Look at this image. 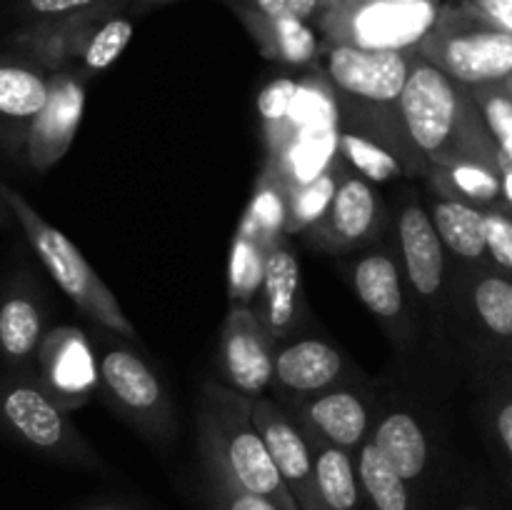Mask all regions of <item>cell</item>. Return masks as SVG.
Wrapping results in <instances>:
<instances>
[{"instance_id":"47","label":"cell","mask_w":512,"mask_h":510,"mask_svg":"<svg viewBox=\"0 0 512 510\" xmlns=\"http://www.w3.org/2000/svg\"><path fill=\"white\" fill-rule=\"evenodd\" d=\"M505 85H508V88L512 90V78H510V80H508V83H505Z\"/></svg>"},{"instance_id":"12","label":"cell","mask_w":512,"mask_h":510,"mask_svg":"<svg viewBox=\"0 0 512 510\" xmlns=\"http://www.w3.org/2000/svg\"><path fill=\"white\" fill-rule=\"evenodd\" d=\"M388 220V208H385V200L380 198L378 188L348 168L328 213L305 233V240L313 248L335 255L373 248L383 238Z\"/></svg>"},{"instance_id":"28","label":"cell","mask_w":512,"mask_h":510,"mask_svg":"<svg viewBox=\"0 0 512 510\" xmlns=\"http://www.w3.org/2000/svg\"><path fill=\"white\" fill-rule=\"evenodd\" d=\"M310 440V438H308ZM315 455V480L320 500L328 510H360L363 488H360L355 453L338 445L310 440Z\"/></svg>"},{"instance_id":"14","label":"cell","mask_w":512,"mask_h":510,"mask_svg":"<svg viewBox=\"0 0 512 510\" xmlns=\"http://www.w3.org/2000/svg\"><path fill=\"white\" fill-rule=\"evenodd\" d=\"M355 380L343 350L323 338H285L275 345L273 393L285 410L325 390Z\"/></svg>"},{"instance_id":"20","label":"cell","mask_w":512,"mask_h":510,"mask_svg":"<svg viewBox=\"0 0 512 510\" xmlns=\"http://www.w3.org/2000/svg\"><path fill=\"white\" fill-rule=\"evenodd\" d=\"M253 308L275 343L293 338L295 330L303 323V273H300L298 255L290 248L288 238H283L270 250Z\"/></svg>"},{"instance_id":"30","label":"cell","mask_w":512,"mask_h":510,"mask_svg":"<svg viewBox=\"0 0 512 510\" xmlns=\"http://www.w3.org/2000/svg\"><path fill=\"white\" fill-rule=\"evenodd\" d=\"M363 498L373 510H413L410 483L388 463L373 440H365L355 453Z\"/></svg>"},{"instance_id":"36","label":"cell","mask_w":512,"mask_h":510,"mask_svg":"<svg viewBox=\"0 0 512 510\" xmlns=\"http://www.w3.org/2000/svg\"><path fill=\"white\" fill-rule=\"evenodd\" d=\"M200 455L203 465L205 485H208V498L213 510H280L278 505L270 503L263 495H255L245 490L238 480L230 478L228 470L210 455Z\"/></svg>"},{"instance_id":"45","label":"cell","mask_w":512,"mask_h":510,"mask_svg":"<svg viewBox=\"0 0 512 510\" xmlns=\"http://www.w3.org/2000/svg\"><path fill=\"white\" fill-rule=\"evenodd\" d=\"M458 510H480V508H478V505H460Z\"/></svg>"},{"instance_id":"4","label":"cell","mask_w":512,"mask_h":510,"mask_svg":"<svg viewBox=\"0 0 512 510\" xmlns=\"http://www.w3.org/2000/svg\"><path fill=\"white\" fill-rule=\"evenodd\" d=\"M418 53L465 88L505 85L512 78V33L465 0H445Z\"/></svg>"},{"instance_id":"43","label":"cell","mask_w":512,"mask_h":510,"mask_svg":"<svg viewBox=\"0 0 512 510\" xmlns=\"http://www.w3.org/2000/svg\"><path fill=\"white\" fill-rule=\"evenodd\" d=\"M13 223H15L13 213H10L8 203H5L3 195H0V230H8Z\"/></svg>"},{"instance_id":"25","label":"cell","mask_w":512,"mask_h":510,"mask_svg":"<svg viewBox=\"0 0 512 510\" xmlns=\"http://www.w3.org/2000/svg\"><path fill=\"white\" fill-rule=\"evenodd\" d=\"M433 195L473 205L478 210L505 208L503 168L483 163L430 165L425 173Z\"/></svg>"},{"instance_id":"37","label":"cell","mask_w":512,"mask_h":510,"mask_svg":"<svg viewBox=\"0 0 512 510\" xmlns=\"http://www.w3.org/2000/svg\"><path fill=\"white\" fill-rule=\"evenodd\" d=\"M468 90L498 145L500 160L512 163V90L508 85H480Z\"/></svg>"},{"instance_id":"35","label":"cell","mask_w":512,"mask_h":510,"mask_svg":"<svg viewBox=\"0 0 512 510\" xmlns=\"http://www.w3.org/2000/svg\"><path fill=\"white\" fill-rule=\"evenodd\" d=\"M133 20L125 18L123 13L108 15V18L100 20L95 25V30L90 33L88 43H85L83 55H80L78 68L85 75H98L103 70H108L115 60L123 55V50L128 48L130 38H133Z\"/></svg>"},{"instance_id":"42","label":"cell","mask_w":512,"mask_h":510,"mask_svg":"<svg viewBox=\"0 0 512 510\" xmlns=\"http://www.w3.org/2000/svg\"><path fill=\"white\" fill-rule=\"evenodd\" d=\"M503 178H505V208L512 213V163L503 160Z\"/></svg>"},{"instance_id":"49","label":"cell","mask_w":512,"mask_h":510,"mask_svg":"<svg viewBox=\"0 0 512 510\" xmlns=\"http://www.w3.org/2000/svg\"><path fill=\"white\" fill-rule=\"evenodd\" d=\"M325 3H333V0H325Z\"/></svg>"},{"instance_id":"32","label":"cell","mask_w":512,"mask_h":510,"mask_svg":"<svg viewBox=\"0 0 512 510\" xmlns=\"http://www.w3.org/2000/svg\"><path fill=\"white\" fill-rule=\"evenodd\" d=\"M483 418L490 440L512 478V365L493 363L485 370Z\"/></svg>"},{"instance_id":"9","label":"cell","mask_w":512,"mask_h":510,"mask_svg":"<svg viewBox=\"0 0 512 510\" xmlns=\"http://www.w3.org/2000/svg\"><path fill=\"white\" fill-rule=\"evenodd\" d=\"M450 310L463 340L488 365H512V280L490 265H460L450 273Z\"/></svg>"},{"instance_id":"40","label":"cell","mask_w":512,"mask_h":510,"mask_svg":"<svg viewBox=\"0 0 512 510\" xmlns=\"http://www.w3.org/2000/svg\"><path fill=\"white\" fill-rule=\"evenodd\" d=\"M230 8L255 10V13L273 15V18H300L318 23L330 3L325 0H225Z\"/></svg>"},{"instance_id":"46","label":"cell","mask_w":512,"mask_h":510,"mask_svg":"<svg viewBox=\"0 0 512 510\" xmlns=\"http://www.w3.org/2000/svg\"><path fill=\"white\" fill-rule=\"evenodd\" d=\"M395 3H420V0H395Z\"/></svg>"},{"instance_id":"27","label":"cell","mask_w":512,"mask_h":510,"mask_svg":"<svg viewBox=\"0 0 512 510\" xmlns=\"http://www.w3.org/2000/svg\"><path fill=\"white\" fill-rule=\"evenodd\" d=\"M338 158L340 128H328L295 135L278 155H270L268 160L278 168L288 188L293 190L323 175L328 168H333Z\"/></svg>"},{"instance_id":"19","label":"cell","mask_w":512,"mask_h":510,"mask_svg":"<svg viewBox=\"0 0 512 510\" xmlns=\"http://www.w3.org/2000/svg\"><path fill=\"white\" fill-rule=\"evenodd\" d=\"M50 95V73L30 58L0 55V145L23 155L25 138L45 108Z\"/></svg>"},{"instance_id":"23","label":"cell","mask_w":512,"mask_h":510,"mask_svg":"<svg viewBox=\"0 0 512 510\" xmlns=\"http://www.w3.org/2000/svg\"><path fill=\"white\" fill-rule=\"evenodd\" d=\"M108 15H78V18L38 20L25 33L18 35V45L25 50V58L43 65L48 73L65 68H78L80 55L95 25Z\"/></svg>"},{"instance_id":"2","label":"cell","mask_w":512,"mask_h":510,"mask_svg":"<svg viewBox=\"0 0 512 510\" xmlns=\"http://www.w3.org/2000/svg\"><path fill=\"white\" fill-rule=\"evenodd\" d=\"M198 453L218 460L245 490L280 510H300L255 428L253 398L218 380H205L198 405Z\"/></svg>"},{"instance_id":"6","label":"cell","mask_w":512,"mask_h":510,"mask_svg":"<svg viewBox=\"0 0 512 510\" xmlns=\"http://www.w3.org/2000/svg\"><path fill=\"white\" fill-rule=\"evenodd\" d=\"M418 50H363L323 45L318 68L330 80L340 113L398 115Z\"/></svg>"},{"instance_id":"11","label":"cell","mask_w":512,"mask_h":510,"mask_svg":"<svg viewBox=\"0 0 512 510\" xmlns=\"http://www.w3.org/2000/svg\"><path fill=\"white\" fill-rule=\"evenodd\" d=\"M350 283L360 303L378 320L395 348L408 353L415 343V300L410 295L400 255L385 245L365 250L350 265Z\"/></svg>"},{"instance_id":"3","label":"cell","mask_w":512,"mask_h":510,"mask_svg":"<svg viewBox=\"0 0 512 510\" xmlns=\"http://www.w3.org/2000/svg\"><path fill=\"white\" fill-rule=\"evenodd\" d=\"M0 195H3V200L8 203L15 223L23 228L30 248L35 250V255H38L40 263L45 265L50 278L58 283V288L73 300L75 308L83 315H88V318L93 320V323H98L103 330H108V333H115L120 335V338L128 340L138 338V330L130 323L125 310L120 308L115 293L105 285V280L100 278L98 270L85 260V255L80 253L78 245H75L63 230L50 225L48 220L25 200V195H20L18 190L10 188L3 180H0Z\"/></svg>"},{"instance_id":"26","label":"cell","mask_w":512,"mask_h":510,"mask_svg":"<svg viewBox=\"0 0 512 510\" xmlns=\"http://www.w3.org/2000/svg\"><path fill=\"white\" fill-rule=\"evenodd\" d=\"M428 210L453 263L488 265L485 210L458 203V200L440 198V195H433Z\"/></svg>"},{"instance_id":"15","label":"cell","mask_w":512,"mask_h":510,"mask_svg":"<svg viewBox=\"0 0 512 510\" xmlns=\"http://www.w3.org/2000/svg\"><path fill=\"white\" fill-rule=\"evenodd\" d=\"M275 340L258 318L253 305H230L228 318L220 330L218 363L228 388L263 398L273 385L275 368Z\"/></svg>"},{"instance_id":"1","label":"cell","mask_w":512,"mask_h":510,"mask_svg":"<svg viewBox=\"0 0 512 510\" xmlns=\"http://www.w3.org/2000/svg\"><path fill=\"white\" fill-rule=\"evenodd\" d=\"M400 120L410 143L430 165L503 168L498 145L470 90L420 53L400 98Z\"/></svg>"},{"instance_id":"24","label":"cell","mask_w":512,"mask_h":510,"mask_svg":"<svg viewBox=\"0 0 512 510\" xmlns=\"http://www.w3.org/2000/svg\"><path fill=\"white\" fill-rule=\"evenodd\" d=\"M45 338V310L28 288H13L0 300V355L23 368L38 355Z\"/></svg>"},{"instance_id":"38","label":"cell","mask_w":512,"mask_h":510,"mask_svg":"<svg viewBox=\"0 0 512 510\" xmlns=\"http://www.w3.org/2000/svg\"><path fill=\"white\" fill-rule=\"evenodd\" d=\"M135 0H25V10L38 20L78 15H118Z\"/></svg>"},{"instance_id":"7","label":"cell","mask_w":512,"mask_h":510,"mask_svg":"<svg viewBox=\"0 0 512 510\" xmlns=\"http://www.w3.org/2000/svg\"><path fill=\"white\" fill-rule=\"evenodd\" d=\"M445 0H333L320 15V35L330 45L363 50H418L433 30Z\"/></svg>"},{"instance_id":"18","label":"cell","mask_w":512,"mask_h":510,"mask_svg":"<svg viewBox=\"0 0 512 510\" xmlns=\"http://www.w3.org/2000/svg\"><path fill=\"white\" fill-rule=\"evenodd\" d=\"M38 383L60 408L78 410L98 390V355L88 335L75 325L48 330L40 343Z\"/></svg>"},{"instance_id":"31","label":"cell","mask_w":512,"mask_h":510,"mask_svg":"<svg viewBox=\"0 0 512 510\" xmlns=\"http://www.w3.org/2000/svg\"><path fill=\"white\" fill-rule=\"evenodd\" d=\"M328 128H340V105L330 80L315 65L305 78H300L298 95H295L293 110H290L288 143L300 133Z\"/></svg>"},{"instance_id":"16","label":"cell","mask_w":512,"mask_h":510,"mask_svg":"<svg viewBox=\"0 0 512 510\" xmlns=\"http://www.w3.org/2000/svg\"><path fill=\"white\" fill-rule=\"evenodd\" d=\"M88 75L80 68L50 73V95L25 138L23 158L35 173H48L68 155L85 110Z\"/></svg>"},{"instance_id":"41","label":"cell","mask_w":512,"mask_h":510,"mask_svg":"<svg viewBox=\"0 0 512 510\" xmlns=\"http://www.w3.org/2000/svg\"><path fill=\"white\" fill-rule=\"evenodd\" d=\"M465 3L512 33V0H465Z\"/></svg>"},{"instance_id":"44","label":"cell","mask_w":512,"mask_h":510,"mask_svg":"<svg viewBox=\"0 0 512 510\" xmlns=\"http://www.w3.org/2000/svg\"><path fill=\"white\" fill-rule=\"evenodd\" d=\"M85 510H125V508H120V505H108V503H103V505H93V508H85Z\"/></svg>"},{"instance_id":"29","label":"cell","mask_w":512,"mask_h":510,"mask_svg":"<svg viewBox=\"0 0 512 510\" xmlns=\"http://www.w3.org/2000/svg\"><path fill=\"white\" fill-rule=\"evenodd\" d=\"M280 243V240H278ZM275 240L265 238L258 228L240 220L235 230L233 248H230L228 263V295L230 305H253L263 283L265 263H268L270 250L275 248Z\"/></svg>"},{"instance_id":"34","label":"cell","mask_w":512,"mask_h":510,"mask_svg":"<svg viewBox=\"0 0 512 510\" xmlns=\"http://www.w3.org/2000/svg\"><path fill=\"white\" fill-rule=\"evenodd\" d=\"M300 78H275L260 90L258 95V115L260 128H263L265 145H268V158L278 155L288 143L290 110L298 95Z\"/></svg>"},{"instance_id":"33","label":"cell","mask_w":512,"mask_h":510,"mask_svg":"<svg viewBox=\"0 0 512 510\" xmlns=\"http://www.w3.org/2000/svg\"><path fill=\"white\" fill-rule=\"evenodd\" d=\"M345 173H348V165H345L343 158H338V163L325 170L323 175L290 190L285 235H305L313 225H318L325 218Z\"/></svg>"},{"instance_id":"5","label":"cell","mask_w":512,"mask_h":510,"mask_svg":"<svg viewBox=\"0 0 512 510\" xmlns=\"http://www.w3.org/2000/svg\"><path fill=\"white\" fill-rule=\"evenodd\" d=\"M98 393L143 438L153 443L175 438L178 420L168 388L148 360L118 343L115 333H108L100 343Z\"/></svg>"},{"instance_id":"13","label":"cell","mask_w":512,"mask_h":510,"mask_svg":"<svg viewBox=\"0 0 512 510\" xmlns=\"http://www.w3.org/2000/svg\"><path fill=\"white\" fill-rule=\"evenodd\" d=\"M295 423L310 440L338 445L358 453L360 445L373 433L375 418L380 413L378 398L358 383V378L313 395L288 410Z\"/></svg>"},{"instance_id":"10","label":"cell","mask_w":512,"mask_h":510,"mask_svg":"<svg viewBox=\"0 0 512 510\" xmlns=\"http://www.w3.org/2000/svg\"><path fill=\"white\" fill-rule=\"evenodd\" d=\"M398 255L415 305L443 328L450 313V255L430 210L408 193L398 208Z\"/></svg>"},{"instance_id":"48","label":"cell","mask_w":512,"mask_h":510,"mask_svg":"<svg viewBox=\"0 0 512 510\" xmlns=\"http://www.w3.org/2000/svg\"><path fill=\"white\" fill-rule=\"evenodd\" d=\"M150 3H158V0H150Z\"/></svg>"},{"instance_id":"17","label":"cell","mask_w":512,"mask_h":510,"mask_svg":"<svg viewBox=\"0 0 512 510\" xmlns=\"http://www.w3.org/2000/svg\"><path fill=\"white\" fill-rule=\"evenodd\" d=\"M253 420L300 510H328L318 493L313 445L293 415L278 400L263 395L253 400Z\"/></svg>"},{"instance_id":"21","label":"cell","mask_w":512,"mask_h":510,"mask_svg":"<svg viewBox=\"0 0 512 510\" xmlns=\"http://www.w3.org/2000/svg\"><path fill=\"white\" fill-rule=\"evenodd\" d=\"M233 10L268 60L288 68H308L318 63L325 40L315 23L300 18H273L245 8Z\"/></svg>"},{"instance_id":"22","label":"cell","mask_w":512,"mask_h":510,"mask_svg":"<svg viewBox=\"0 0 512 510\" xmlns=\"http://www.w3.org/2000/svg\"><path fill=\"white\" fill-rule=\"evenodd\" d=\"M370 440L410 485L425 478L433 450H430L428 430L413 410L405 405L380 408Z\"/></svg>"},{"instance_id":"8","label":"cell","mask_w":512,"mask_h":510,"mask_svg":"<svg viewBox=\"0 0 512 510\" xmlns=\"http://www.w3.org/2000/svg\"><path fill=\"white\" fill-rule=\"evenodd\" d=\"M0 425L35 453L78 468H100L88 440L35 378H10L0 383Z\"/></svg>"},{"instance_id":"39","label":"cell","mask_w":512,"mask_h":510,"mask_svg":"<svg viewBox=\"0 0 512 510\" xmlns=\"http://www.w3.org/2000/svg\"><path fill=\"white\" fill-rule=\"evenodd\" d=\"M488 265L512 280V213L508 208L485 210Z\"/></svg>"}]
</instances>
